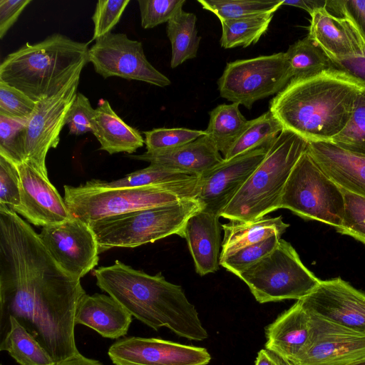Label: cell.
Wrapping results in <instances>:
<instances>
[{
	"label": "cell",
	"mask_w": 365,
	"mask_h": 365,
	"mask_svg": "<svg viewBox=\"0 0 365 365\" xmlns=\"http://www.w3.org/2000/svg\"><path fill=\"white\" fill-rule=\"evenodd\" d=\"M86 294L56 262L39 234L0 204V329L13 317L57 363L79 354L75 316Z\"/></svg>",
	"instance_id": "obj_1"
},
{
	"label": "cell",
	"mask_w": 365,
	"mask_h": 365,
	"mask_svg": "<svg viewBox=\"0 0 365 365\" xmlns=\"http://www.w3.org/2000/svg\"><path fill=\"white\" fill-rule=\"evenodd\" d=\"M93 274L101 290L155 331L166 327L180 337L197 341L208 337L182 287L167 281L160 272L150 275L116 260L95 269Z\"/></svg>",
	"instance_id": "obj_2"
},
{
	"label": "cell",
	"mask_w": 365,
	"mask_h": 365,
	"mask_svg": "<svg viewBox=\"0 0 365 365\" xmlns=\"http://www.w3.org/2000/svg\"><path fill=\"white\" fill-rule=\"evenodd\" d=\"M365 86L334 69L292 79L270 101L284 129L310 142H329L346 125Z\"/></svg>",
	"instance_id": "obj_3"
},
{
	"label": "cell",
	"mask_w": 365,
	"mask_h": 365,
	"mask_svg": "<svg viewBox=\"0 0 365 365\" xmlns=\"http://www.w3.org/2000/svg\"><path fill=\"white\" fill-rule=\"evenodd\" d=\"M88 46L58 33L26 43L1 63L0 81L36 103L81 73L88 63Z\"/></svg>",
	"instance_id": "obj_4"
},
{
	"label": "cell",
	"mask_w": 365,
	"mask_h": 365,
	"mask_svg": "<svg viewBox=\"0 0 365 365\" xmlns=\"http://www.w3.org/2000/svg\"><path fill=\"white\" fill-rule=\"evenodd\" d=\"M308 144L302 137L283 129L220 217L230 221L250 222L279 209L287 180Z\"/></svg>",
	"instance_id": "obj_5"
},
{
	"label": "cell",
	"mask_w": 365,
	"mask_h": 365,
	"mask_svg": "<svg viewBox=\"0 0 365 365\" xmlns=\"http://www.w3.org/2000/svg\"><path fill=\"white\" fill-rule=\"evenodd\" d=\"M202 210L195 198L110 216L88 223L100 253L114 247L134 248L172 235H178L187 220Z\"/></svg>",
	"instance_id": "obj_6"
},
{
	"label": "cell",
	"mask_w": 365,
	"mask_h": 365,
	"mask_svg": "<svg viewBox=\"0 0 365 365\" xmlns=\"http://www.w3.org/2000/svg\"><path fill=\"white\" fill-rule=\"evenodd\" d=\"M280 208L289 210L302 218L319 221L335 229L342 224L344 215L343 191L320 168L307 148L287 180Z\"/></svg>",
	"instance_id": "obj_7"
},
{
	"label": "cell",
	"mask_w": 365,
	"mask_h": 365,
	"mask_svg": "<svg viewBox=\"0 0 365 365\" xmlns=\"http://www.w3.org/2000/svg\"><path fill=\"white\" fill-rule=\"evenodd\" d=\"M238 277L260 304L299 300L309 294L321 282L305 267L292 245L282 239L269 255Z\"/></svg>",
	"instance_id": "obj_8"
},
{
	"label": "cell",
	"mask_w": 365,
	"mask_h": 365,
	"mask_svg": "<svg viewBox=\"0 0 365 365\" xmlns=\"http://www.w3.org/2000/svg\"><path fill=\"white\" fill-rule=\"evenodd\" d=\"M63 199L72 217L89 223L186 198L157 187L100 188L84 184L77 187L64 185Z\"/></svg>",
	"instance_id": "obj_9"
},
{
	"label": "cell",
	"mask_w": 365,
	"mask_h": 365,
	"mask_svg": "<svg viewBox=\"0 0 365 365\" xmlns=\"http://www.w3.org/2000/svg\"><path fill=\"white\" fill-rule=\"evenodd\" d=\"M292 80L285 53L227 63L217 81L222 98L251 109L261 99L279 93Z\"/></svg>",
	"instance_id": "obj_10"
},
{
	"label": "cell",
	"mask_w": 365,
	"mask_h": 365,
	"mask_svg": "<svg viewBox=\"0 0 365 365\" xmlns=\"http://www.w3.org/2000/svg\"><path fill=\"white\" fill-rule=\"evenodd\" d=\"M80 76L81 73L58 91L36 102L27 120L24 138L26 162L45 177L48 178L47 153L59 143L60 133L78 93Z\"/></svg>",
	"instance_id": "obj_11"
},
{
	"label": "cell",
	"mask_w": 365,
	"mask_h": 365,
	"mask_svg": "<svg viewBox=\"0 0 365 365\" xmlns=\"http://www.w3.org/2000/svg\"><path fill=\"white\" fill-rule=\"evenodd\" d=\"M88 62L104 78L117 76L159 87L171 83L148 61L142 43L129 38L125 34L110 33L96 41L89 48Z\"/></svg>",
	"instance_id": "obj_12"
},
{
	"label": "cell",
	"mask_w": 365,
	"mask_h": 365,
	"mask_svg": "<svg viewBox=\"0 0 365 365\" xmlns=\"http://www.w3.org/2000/svg\"><path fill=\"white\" fill-rule=\"evenodd\" d=\"M39 237L51 255L71 276L81 279L98 264L99 247L89 225L72 217L42 227Z\"/></svg>",
	"instance_id": "obj_13"
},
{
	"label": "cell",
	"mask_w": 365,
	"mask_h": 365,
	"mask_svg": "<svg viewBox=\"0 0 365 365\" xmlns=\"http://www.w3.org/2000/svg\"><path fill=\"white\" fill-rule=\"evenodd\" d=\"M269 145L224 160L199 176L195 199L202 205V210L220 217L222 210L262 163Z\"/></svg>",
	"instance_id": "obj_14"
},
{
	"label": "cell",
	"mask_w": 365,
	"mask_h": 365,
	"mask_svg": "<svg viewBox=\"0 0 365 365\" xmlns=\"http://www.w3.org/2000/svg\"><path fill=\"white\" fill-rule=\"evenodd\" d=\"M108 354L115 365H207L211 360L203 347L140 336L118 340Z\"/></svg>",
	"instance_id": "obj_15"
},
{
	"label": "cell",
	"mask_w": 365,
	"mask_h": 365,
	"mask_svg": "<svg viewBox=\"0 0 365 365\" xmlns=\"http://www.w3.org/2000/svg\"><path fill=\"white\" fill-rule=\"evenodd\" d=\"M299 301L314 315L365 334V292L341 278L321 280Z\"/></svg>",
	"instance_id": "obj_16"
},
{
	"label": "cell",
	"mask_w": 365,
	"mask_h": 365,
	"mask_svg": "<svg viewBox=\"0 0 365 365\" xmlns=\"http://www.w3.org/2000/svg\"><path fill=\"white\" fill-rule=\"evenodd\" d=\"M310 314V339L293 365H347L365 357V334Z\"/></svg>",
	"instance_id": "obj_17"
},
{
	"label": "cell",
	"mask_w": 365,
	"mask_h": 365,
	"mask_svg": "<svg viewBox=\"0 0 365 365\" xmlns=\"http://www.w3.org/2000/svg\"><path fill=\"white\" fill-rule=\"evenodd\" d=\"M20 175L21 205L16 213L42 227L64 222L72 216L47 177L24 161L16 165Z\"/></svg>",
	"instance_id": "obj_18"
},
{
	"label": "cell",
	"mask_w": 365,
	"mask_h": 365,
	"mask_svg": "<svg viewBox=\"0 0 365 365\" xmlns=\"http://www.w3.org/2000/svg\"><path fill=\"white\" fill-rule=\"evenodd\" d=\"M309 36L329 58L342 59L365 55V43L353 23L335 16L327 7L311 14Z\"/></svg>",
	"instance_id": "obj_19"
},
{
	"label": "cell",
	"mask_w": 365,
	"mask_h": 365,
	"mask_svg": "<svg viewBox=\"0 0 365 365\" xmlns=\"http://www.w3.org/2000/svg\"><path fill=\"white\" fill-rule=\"evenodd\" d=\"M308 151L320 168L341 190L365 198V155L331 142H310Z\"/></svg>",
	"instance_id": "obj_20"
},
{
	"label": "cell",
	"mask_w": 365,
	"mask_h": 365,
	"mask_svg": "<svg viewBox=\"0 0 365 365\" xmlns=\"http://www.w3.org/2000/svg\"><path fill=\"white\" fill-rule=\"evenodd\" d=\"M220 216L201 210L186 222L178 236L185 238L200 276L218 270L220 260Z\"/></svg>",
	"instance_id": "obj_21"
},
{
	"label": "cell",
	"mask_w": 365,
	"mask_h": 365,
	"mask_svg": "<svg viewBox=\"0 0 365 365\" xmlns=\"http://www.w3.org/2000/svg\"><path fill=\"white\" fill-rule=\"evenodd\" d=\"M311 335V314L297 300L266 327L265 348L292 364L306 349Z\"/></svg>",
	"instance_id": "obj_22"
},
{
	"label": "cell",
	"mask_w": 365,
	"mask_h": 365,
	"mask_svg": "<svg viewBox=\"0 0 365 365\" xmlns=\"http://www.w3.org/2000/svg\"><path fill=\"white\" fill-rule=\"evenodd\" d=\"M128 157L196 176H200L224 160L206 135L172 150L145 152L140 155L128 154Z\"/></svg>",
	"instance_id": "obj_23"
},
{
	"label": "cell",
	"mask_w": 365,
	"mask_h": 365,
	"mask_svg": "<svg viewBox=\"0 0 365 365\" xmlns=\"http://www.w3.org/2000/svg\"><path fill=\"white\" fill-rule=\"evenodd\" d=\"M132 317L110 295L86 294L78 306L75 323L92 329L104 338L117 339L127 334Z\"/></svg>",
	"instance_id": "obj_24"
},
{
	"label": "cell",
	"mask_w": 365,
	"mask_h": 365,
	"mask_svg": "<svg viewBox=\"0 0 365 365\" xmlns=\"http://www.w3.org/2000/svg\"><path fill=\"white\" fill-rule=\"evenodd\" d=\"M199 176L150 164L125 177L110 182L91 180L85 184L100 188L157 187L171 191L182 198H195Z\"/></svg>",
	"instance_id": "obj_25"
},
{
	"label": "cell",
	"mask_w": 365,
	"mask_h": 365,
	"mask_svg": "<svg viewBox=\"0 0 365 365\" xmlns=\"http://www.w3.org/2000/svg\"><path fill=\"white\" fill-rule=\"evenodd\" d=\"M92 133L100 143V150L110 155L131 154L145 143L139 131L124 122L106 100H102L95 108Z\"/></svg>",
	"instance_id": "obj_26"
},
{
	"label": "cell",
	"mask_w": 365,
	"mask_h": 365,
	"mask_svg": "<svg viewBox=\"0 0 365 365\" xmlns=\"http://www.w3.org/2000/svg\"><path fill=\"white\" fill-rule=\"evenodd\" d=\"M289 226L282 216L250 221H230L222 225L224 236L222 241L220 259L232 255L245 247L263 241L273 235H282Z\"/></svg>",
	"instance_id": "obj_27"
},
{
	"label": "cell",
	"mask_w": 365,
	"mask_h": 365,
	"mask_svg": "<svg viewBox=\"0 0 365 365\" xmlns=\"http://www.w3.org/2000/svg\"><path fill=\"white\" fill-rule=\"evenodd\" d=\"M0 351H7L19 365L56 364L38 340L13 317L0 329Z\"/></svg>",
	"instance_id": "obj_28"
},
{
	"label": "cell",
	"mask_w": 365,
	"mask_h": 365,
	"mask_svg": "<svg viewBox=\"0 0 365 365\" xmlns=\"http://www.w3.org/2000/svg\"><path fill=\"white\" fill-rule=\"evenodd\" d=\"M239 104H221L210 112L205 135L223 158L245 128L248 120L241 113Z\"/></svg>",
	"instance_id": "obj_29"
},
{
	"label": "cell",
	"mask_w": 365,
	"mask_h": 365,
	"mask_svg": "<svg viewBox=\"0 0 365 365\" xmlns=\"http://www.w3.org/2000/svg\"><path fill=\"white\" fill-rule=\"evenodd\" d=\"M196 20L194 14L182 10L167 23L166 32L172 48V68L197 56L201 37L197 35Z\"/></svg>",
	"instance_id": "obj_30"
},
{
	"label": "cell",
	"mask_w": 365,
	"mask_h": 365,
	"mask_svg": "<svg viewBox=\"0 0 365 365\" xmlns=\"http://www.w3.org/2000/svg\"><path fill=\"white\" fill-rule=\"evenodd\" d=\"M283 129L282 123L269 110L248 120L245 128L224 157V160H230L250 150L269 145Z\"/></svg>",
	"instance_id": "obj_31"
},
{
	"label": "cell",
	"mask_w": 365,
	"mask_h": 365,
	"mask_svg": "<svg viewBox=\"0 0 365 365\" xmlns=\"http://www.w3.org/2000/svg\"><path fill=\"white\" fill-rule=\"evenodd\" d=\"M285 53L292 79L306 78L331 69V61L309 36L290 45Z\"/></svg>",
	"instance_id": "obj_32"
},
{
	"label": "cell",
	"mask_w": 365,
	"mask_h": 365,
	"mask_svg": "<svg viewBox=\"0 0 365 365\" xmlns=\"http://www.w3.org/2000/svg\"><path fill=\"white\" fill-rule=\"evenodd\" d=\"M274 13L221 21L220 46L224 48L255 44L267 31Z\"/></svg>",
	"instance_id": "obj_33"
},
{
	"label": "cell",
	"mask_w": 365,
	"mask_h": 365,
	"mask_svg": "<svg viewBox=\"0 0 365 365\" xmlns=\"http://www.w3.org/2000/svg\"><path fill=\"white\" fill-rule=\"evenodd\" d=\"M283 0H198L202 7L219 20L240 19L266 13H274Z\"/></svg>",
	"instance_id": "obj_34"
},
{
	"label": "cell",
	"mask_w": 365,
	"mask_h": 365,
	"mask_svg": "<svg viewBox=\"0 0 365 365\" xmlns=\"http://www.w3.org/2000/svg\"><path fill=\"white\" fill-rule=\"evenodd\" d=\"M329 142L344 150L365 155V87L356 99L346 125Z\"/></svg>",
	"instance_id": "obj_35"
},
{
	"label": "cell",
	"mask_w": 365,
	"mask_h": 365,
	"mask_svg": "<svg viewBox=\"0 0 365 365\" xmlns=\"http://www.w3.org/2000/svg\"><path fill=\"white\" fill-rule=\"evenodd\" d=\"M27 120L0 114V155L16 165L26 161L24 138Z\"/></svg>",
	"instance_id": "obj_36"
},
{
	"label": "cell",
	"mask_w": 365,
	"mask_h": 365,
	"mask_svg": "<svg viewBox=\"0 0 365 365\" xmlns=\"http://www.w3.org/2000/svg\"><path fill=\"white\" fill-rule=\"evenodd\" d=\"M280 239L279 236L273 235L258 243L245 247L220 259V264L238 277L269 255L277 247Z\"/></svg>",
	"instance_id": "obj_37"
},
{
	"label": "cell",
	"mask_w": 365,
	"mask_h": 365,
	"mask_svg": "<svg viewBox=\"0 0 365 365\" xmlns=\"http://www.w3.org/2000/svg\"><path fill=\"white\" fill-rule=\"evenodd\" d=\"M144 135L146 152L156 153L184 145L205 135V132L185 128H160L145 131Z\"/></svg>",
	"instance_id": "obj_38"
},
{
	"label": "cell",
	"mask_w": 365,
	"mask_h": 365,
	"mask_svg": "<svg viewBox=\"0 0 365 365\" xmlns=\"http://www.w3.org/2000/svg\"><path fill=\"white\" fill-rule=\"evenodd\" d=\"M344 215L336 232L351 236L365 245V198L343 190Z\"/></svg>",
	"instance_id": "obj_39"
},
{
	"label": "cell",
	"mask_w": 365,
	"mask_h": 365,
	"mask_svg": "<svg viewBox=\"0 0 365 365\" xmlns=\"http://www.w3.org/2000/svg\"><path fill=\"white\" fill-rule=\"evenodd\" d=\"M140 23L143 29H152L168 23L182 11L185 0H138Z\"/></svg>",
	"instance_id": "obj_40"
},
{
	"label": "cell",
	"mask_w": 365,
	"mask_h": 365,
	"mask_svg": "<svg viewBox=\"0 0 365 365\" xmlns=\"http://www.w3.org/2000/svg\"><path fill=\"white\" fill-rule=\"evenodd\" d=\"M129 3L130 0L98 1L92 16L94 25L92 40L96 41L111 33Z\"/></svg>",
	"instance_id": "obj_41"
},
{
	"label": "cell",
	"mask_w": 365,
	"mask_h": 365,
	"mask_svg": "<svg viewBox=\"0 0 365 365\" xmlns=\"http://www.w3.org/2000/svg\"><path fill=\"white\" fill-rule=\"evenodd\" d=\"M36 103L26 94L0 81V114L28 120Z\"/></svg>",
	"instance_id": "obj_42"
},
{
	"label": "cell",
	"mask_w": 365,
	"mask_h": 365,
	"mask_svg": "<svg viewBox=\"0 0 365 365\" xmlns=\"http://www.w3.org/2000/svg\"><path fill=\"white\" fill-rule=\"evenodd\" d=\"M0 204L16 212L21 205L20 175L16 164L0 155Z\"/></svg>",
	"instance_id": "obj_43"
},
{
	"label": "cell",
	"mask_w": 365,
	"mask_h": 365,
	"mask_svg": "<svg viewBox=\"0 0 365 365\" xmlns=\"http://www.w3.org/2000/svg\"><path fill=\"white\" fill-rule=\"evenodd\" d=\"M95 109L87 97L78 92L66 119L69 134L79 135L93 132Z\"/></svg>",
	"instance_id": "obj_44"
},
{
	"label": "cell",
	"mask_w": 365,
	"mask_h": 365,
	"mask_svg": "<svg viewBox=\"0 0 365 365\" xmlns=\"http://www.w3.org/2000/svg\"><path fill=\"white\" fill-rule=\"evenodd\" d=\"M327 9L336 11L339 15L338 16L349 19L365 43V0L327 1Z\"/></svg>",
	"instance_id": "obj_45"
},
{
	"label": "cell",
	"mask_w": 365,
	"mask_h": 365,
	"mask_svg": "<svg viewBox=\"0 0 365 365\" xmlns=\"http://www.w3.org/2000/svg\"><path fill=\"white\" fill-rule=\"evenodd\" d=\"M31 0H0V38L17 21L24 9Z\"/></svg>",
	"instance_id": "obj_46"
},
{
	"label": "cell",
	"mask_w": 365,
	"mask_h": 365,
	"mask_svg": "<svg viewBox=\"0 0 365 365\" xmlns=\"http://www.w3.org/2000/svg\"><path fill=\"white\" fill-rule=\"evenodd\" d=\"M329 59L331 69L343 72L365 86V55L342 59Z\"/></svg>",
	"instance_id": "obj_47"
},
{
	"label": "cell",
	"mask_w": 365,
	"mask_h": 365,
	"mask_svg": "<svg viewBox=\"0 0 365 365\" xmlns=\"http://www.w3.org/2000/svg\"><path fill=\"white\" fill-rule=\"evenodd\" d=\"M255 365H293L288 360L282 358L277 354L267 349H261L258 353L255 362Z\"/></svg>",
	"instance_id": "obj_48"
},
{
	"label": "cell",
	"mask_w": 365,
	"mask_h": 365,
	"mask_svg": "<svg viewBox=\"0 0 365 365\" xmlns=\"http://www.w3.org/2000/svg\"><path fill=\"white\" fill-rule=\"evenodd\" d=\"M327 1L325 0H283L282 6H292L305 10L311 14L314 10L327 7Z\"/></svg>",
	"instance_id": "obj_49"
},
{
	"label": "cell",
	"mask_w": 365,
	"mask_h": 365,
	"mask_svg": "<svg viewBox=\"0 0 365 365\" xmlns=\"http://www.w3.org/2000/svg\"><path fill=\"white\" fill-rule=\"evenodd\" d=\"M55 365H103L98 360L87 358L81 354L71 356L64 360L55 364Z\"/></svg>",
	"instance_id": "obj_50"
},
{
	"label": "cell",
	"mask_w": 365,
	"mask_h": 365,
	"mask_svg": "<svg viewBox=\"0 0 365 365\" xmlns=\"http://www.w3.org/2000/svg\"><path fill=\"white\" fill-rule=\"evenodd\" d=\"M347 365H365V357Z\"/></svg>",
	"instance_id": "obj_51"
},
{
	"label": "cell",
	"mask_w": 365,
	"mask_h": 365,
	"mask_svg": "<svg viewBox=\"0 0 365 365\" xmlns=\"http://www.w3.org/2000/svg\"><path fill=\"white\" fill-rule=\"evenodd\" d=\"M1 365H3V364H1Z\"/></svg>",
	"instance_id": "obj_52"
}]
</instances>
